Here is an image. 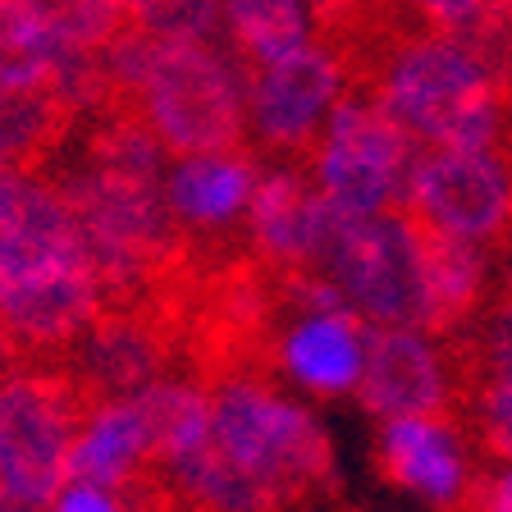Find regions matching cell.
<instances>
[{
  "instance_id": "obj_21",
  "label": "cell",
  "mask_w": 512,
  "mask_h": 512,
  "mask_svg": "<svg viewBox=\"0 0 512 512\" xmlns=\"http://www.w3.org/2000/svg\"><path fill=\"white\" fill-rule=\"evenodd\" d=\"M74 115L46 92L0 87V165H42L64 147Z\"/></svg>"
},
{
  "instance_id": "obj_2",
  "label": "cell",
  "mask_w": 512,
  "mask_h": 512,
  "mask_svg": "<svg viewBox=\"0 0 512 512\" xmlns=\"http://www.w3.org/2000/svg\"><path fill=\"white\" fill-rule=\"evenodd\" d=\"M165 165L170 151L128 110L106 106L83 128L74 156L51 170L110 302H142L183 252L165 206Z\"/></svg>"
},
{
  "instance_id": "obj_17",
  "label": "cell",
  "mask_w": 512,
  "mask_h": 512,
  "mask_svg": "<svg viewBox=\"0 0 512 512\" xmlns=\"http://www.w3.org/2000/svg\"><path fill=\"white\" fill-rule=\"evenodd\" d=\"M69 476L115 485V490H151L156 430L142 394L83 398L74 448H69Z\"/></svg>"
},
{
  "instance_id": "obj_1",
  "label": "cell",
  "mask_w": 512,
  "mask_h": 512,
  "mask_svg": "<svg viewBox=\"0 0 512 512\" xmlns=\"http://www.w3.org/2000/svg\"><path fill=\"white\" fill-rule=\"evenodd\" d=\"M206 398V439L151 480L179 512H307L334 494V435L302 394L243 366L215 375Z\"/></svg>"
},
{
  "instance_id": "obj_11",
  "label": "cell",
  "mask_w": 512,
  "mask_h": 512,
  "mask_svg": "<svg viewBox=\"0 0 512 512\" xmlns=\"http://www.w3.org/2000/svg\"><path fill=\"white\" fill-rule=\"evenodd\" d=\"M352 92L348 64L325 42L247 64V138L275 160H307L330 110Z\"/></svg>"
},
{
  "instance_id": "obj_26",
  "label": "cell",
  "mask_w": 512,
  "mask_h": 512,
  "mask_svg": "<svg viewBox=\"0 0 512 512\" xmlns=\"http://www.w3.org/2000/svg\"><path fill=\"white\" fill-rule=\"evenodd\" d=\"M462 512H512V462H494L490 471H480Z\"/></svg>"
},
{
  "instance_id": "obj_12",
  "label": "cell",
  "mask_w": 512,
  "mask_h": 512,
  "mask_svg": "<svg viewBox=\"0 0 512 512\" xmlns=\"http://www.w3.org/2000/svg\"><path fill=\"white\" fill-rule=\"evenodd\" d=\"M375 467L384 485L435 512H462L480 480L476 435L453 412L389 416L375 430Z\"/></svg>"
},
{
  "instance_id": "obj_15",
  "label": "cell",
  "mask_w": 512,
  "mask_h": 512,
  "mask_svg": "<svg viewBox=\"0 0 512 512\" xmlns=\"http://www.w3.org/2000/svg\"><path fill=\"white\" fill-rule=\"evenodd\" d=\"M256 179H261V165L247 147L170 156V165H165V206H170V220L179 229L183 247H224L243 238Z\"/></svg>"
},
{
  "instance_id": "obj_9",
  "label": "cell",
  "mask_w": 512,
  "mask_h": 512,
  "mask_svg": "<svg viewBox=\"0 0 512 512\" xmlns=\"http://www.w3.org/2000/svg\"><path fill=\"white\" fill-rule=\"evenodd\" d=\"M279 293H284V320L270 334L275 380L307 403L352 398L366 371L371 325L352 316L316 270L279 275Z\"/></svg>"
},
{
  "instance_id": "obj_8",
  "label": "cell",
  "mask_w": 512,
  "mask_h": 512,
  "mask_svg": "<svg viewBox=\"0 0 512 512\" xmlns=\"http://www.w3.org/2000/svg\"><path fill=\"white\" fill-rule=\"evenodd\" d=\"M416 156H421V147L384 115L380 101L352 87L330 110L320 138L311 142L307 174L334 211L384 215L403 211Z\"/></svg>"
},
{
  "instance_id": "obj_28",
  "label": "cell",
  "mask_w": 512,
  "mask_h": 512,
  "mask_svg": "<svg viewBox=\"0 0 512 512\" xmlns=\"http://www.w3.org/2000/svg\"><path fill=\"white\" fill-rule=\"evenodd\" d=\"M490 5H494V14L503 19V28L512 32V0H490Z\"/></svg>"
},
{
  "instance_id": "obj_23",
  "label": "cell",
  "mask_w": 512,
  "mask_h": 512,
  "mask_svg": "<svg viewBox=\"0 0 512 512\" xmlns=\"http://www.w3.org/2000/svg\"><path fill=\"white\" fill-rule=\"evenodd\" d=\"M407 10L426 28L453 32V37H471L480 51L499 64V74H512V32L503 28V19L494 14L490 0H403Z\"/></svg>"
},
{
  "instance_id": "obj_7",
  "label": "cell",
  "mask_w": 512,
  "mask_h": 512,
  "mask_svg": "<svg viewBox=\"0 0 512 512\" xmlns=\"http://www.w3.org/2000/svg\"><path fill=\"white\" fill-rule=\"evenodd\" d=\"M83 394L64 366L23 357L0 380V503L42 512L69 480Z\"/></svg>"
},
{
  "instance_id": "obj_27",
  "label": "cell",
  "mask_w": 512,
  "mask_h": 512,
  "mask_svg": "<svg viewBox=\"0 0 512 512\" xmlns=\"http://www.w3.org/2000/svg\"><path fill=\"white\" fill-rule=\"evenodd\" d=\"M19 362H23V348H19V343H14L5 330H0V380H5V375H10Z\"/></svg>"
},
{
  "instance_id": "obj_6",
  "label": "cell",
  "mask_w": 512,
  "mask_h": 512,
  "mask_svg": "<svg viewBox=\"0 0 512 512\" xmlns=\"http://www.w3.org/2000/svg\"><path fill=\"white\" fill-rule=\"evenodd\" d=\"M311 270L366 325H416V330H430L426 229L407 211L343 215L330 206L325 238H320Z\"/></svg>"
},
{
  "instance_id": "obj_4",
  "label": "cell",
  "mask_w": 512,
  "mask_h": 512,
  "mask_svg": "<svg viewBox=\"0 0 512 512\" xmlns=\"http://www.w3.org/2000/svg\"><path fill=\"white\" fill-rule=\"evenodd\" d=\"M110 106L128 110L170 156L247 147V69L192 37L124 28L106 46Z\"/></svg>"
},
{
  "instance_id": "obj_25",
  "label": "cell",
  "mask_w": 512,
  "mask_h": 512,
  "mask_svg": "<svg viewBox=\"0 0 512 512\" xmlns=\"http://www.w3.org/2000/svg\"><path fill=\"white\" fill-rule=\"evenodd\" d=\"M42 512H151V490H115V485L69 476Z\"/></svg>"
},
{
  "instance_id": "obj_14",
  "label": "cell",
  "mask_w": 512,
  "mask_h": 512,
  "mask_svg": "<svg viewBox=\"0 0 512 512\" xmlns=\"http://www.w3.org/2000/svg\"><path fill=\"white\" fill-rule=\"evenodd\" d=\"M69 380L83 398H110V394H138L151 380L174 371L170 334L160 330L151 311L138 302H115L101 307V316L69 343L60 357Z\"/></svg>"
},
{
  "instance_id": "obj_19",
  "label": "cell",
  "mask_w": 512,
  "mask_h": 512,
  "mask_svg": "<svg viewBox=\"0 0 512 512\" xmlns=\"http://www.w3.org/2000/svg\"><path fill=\"white\" fill-rule=\"evenodd\" d=\"M426 288H430V330L435 334L467 330L480 316V307L494 298V252L426 229Z\"/></svg>"
},
{
  "instance_id": "obj_18",
  "label": "cell",
  "mask_w": 512,
  "mask_h": 512,
  "mask_svg": "<svg viewBox=\"0 0 512 512\" xmlns=\"http://www.w3.org/2000/svg\"><path fill=\"white\" fill-rule=\"evenodd\" d=\"M471 435L494 462H512V293H499L471 320L462 366Z\"/></svg>"
},
{
  "instance_id": "obj_20",
  "label": "cell",
  "mask_w": 512,
  "mask_h": 512,
  "mask_svg": "<svg viewBox=\"0 0 512 512\" xmlns=\"http://www.w3.org/2000/svg\"><path fill=\"white\" fill-rule=\"evenodd\" d=\"M220 28L243 69L311 42L307 0H220Z\"/></svg>"
},
{
  "instance_id": "obj_29",
  "label": "cell",
  "mask_w": 512,
  "mask_h": 512,
  "mask_svg": "<svg viewBox=\"0 0 512 512\" xmlns=\"http://www.w3.org/2000/svg\"><path fill=\"white\" fill-rule=\"evenodd\" d=\"M0 512H23V508H5V503H0Z\"/></svg>"
},
{
  "instance_id": "obj_5",
  "label": "cell",
  "mask_w": 512,
  "mask_h": 512,
  "mask_svg": "<svg viewBox=\"0 0 512 512\" xmlns=\"http://www.w3.org/2000/svg\"><path fill=\"white\" fill-rule=\"evenodd\" d=\"M503 87L508 78L471 37L439 28H407L357 92H371L384 115L421 151L444 147H499L503 142Z\"/></svg>"
},
{
  "instance_id": "obj_10",
  "label": "cell",
  "mask_w": 512,
  "mask_h": 512,
  "mask_svg": "<svg viewBox=\"0 0 512 512\" xmlns=\"http://www.w3.org/2000/svg\"><path fill=\"white\" fill-rule=\"evenodd\" d=\"M403 211L430 234L499 247L512 238V156L503 147L421 151Z\"/></svg>"
},
{
  "instance_id": "obj_3",
  "label": "cell",
  "mask_w": 512,
  "mask_h": 512,
  "mask_svg": "<svg viewBox=\"0 0 512 512\" xmlns=\"http://www.w3.org/2000/svg\"><path fill=\"white\" fill-rule=\"evenodd\" d=\"M106 302L55 179L42 165H0V330L23 357H64Z\"/></svg>"
},
{
  "instance_id": "obj_22",
  "label": "cell",
  "mask_w": 512,
  "mask_h": 512,
  "mask_svg": "<svg viewBox=\"0 0 512 512\" xmlns=\"http://www.w3.org/2000/svg\"><path fill=\"white\" fill-rule=\"evenodd\" d=\"M51 32L55 42L78 51H106L128 28L124 0H14Z\"/></svg>"
},
{
  "instance_id": "obj_13",
  "label": "cell",
  "mask_w": 512,
  "mask_h": 512,
  "mask_svg": "<svg viewBox=\"0 0 512 512\" xmlns=\"http://www.w3.org/2000/svg\"><path fill=\"white\" fill-rule=\"evenodd\" d=\"M352 398L375 421L416 412H453V403L462 398V362L453 357L444 334L435 330L371 325L366 371Z\"/></svg>"
},
{
  "instance_id": "obj_24",
  "label": "cell",
  "mask_w": 512,
  "mask_h": 512,
  "mask_svg": "<svg viewBox=\"0 0 512 512\" xmlns=\"http://www.w3.org/2000/svg\"><path fill=\"white\" fill-rule=\"evenodd\" d=\"M124 19L147 37L211 42L220 32V0H124Z\"/></svg>"
},
{
  "instance_id": "obj_16",
  "label": "cell",
  "mask_w": 512,
  "mask_h": 512,
  "mask_svg": "<svg viewBox=\"0 0 512 512\" xmlns=\"http://www.w3.org/2000/svg\"><path fill=\"white\" fill-rule=\"evenodd\" d=\"M325 220H330V202L316 192L307 165L279 160V165H266L256 179L243 220V243L256 266L275 270V275H298L316 261Z\"/></svg>"
}]
</instances>
